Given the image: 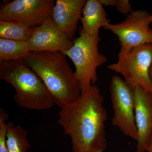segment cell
Instances as JSON below:
<instances>
[{
	"label": "cell",
	"instance_id": "20",
	"mask_svg": "<svg viewBox=\"0 0 152 152\" xmlns=\"http://www.w3.org/2000/svg\"></svg>",
	"mask_w": 152,
	"mask_h": 152
},
{
	"label": "cell",
	"instance_id": "13",
	"mask_svg": "<svg viewBox=\"0 0 152 152\" xmlns=\"http://www.w3.org/2000/svg\"><path fill=\"white\" fill-rule=\"evenodd\" d=\"M30 52L27 42L0 38V62L24 59Z\"/></svg>",
	"mask_w": 152,
	"mask_h": 152
},
{
	"label": "cell",
	"instance_id": "19",
	"mask_svg": "<svg viewBox=\"0 0 152 152\" xmlns=\"http://www.w3.org/2000/svg\"><path fill=\"white\" fill-rule=\"evenodd\" d=\"M150 76H151V79L152 81V65L151 67V70H150Z\"/></svg>",
	"mask_w": 152,
	"mask_h": 152
},
{
	"label": "cell",
	"instance_id": "2",
	"mask_svg": "<svg viewBox=\"0 0 152 152\" xmlns=\"http://www.w3.org/2000/svg\"><path fill=\"white\" fill-rule=\"evenodd\" d=\"M24 60L42 80L54 103L61 108L80 96V86L62 52L31 51Z\"/></svg>",
	"mask_w": 152,
	"mask_h": 152
},
{
	"label": "cell",
	"instance_id": "14",
	"mask_svg": "<svg viewBox=\"0 0 152 152\" xmlns=\"http://www.w3.org/2000/svg\"><path fill=\"white\" fill-rule=\"evenodd\" d=\"M34 30L18 22L0 20V38L28 42Z\"/></svg>",
	"mask_w": 152,
	"mask_h": 152
},
{
	"label": "cell",
	"instance_id": "8",
	"mask_svg": "<svg viewBox=\"0 0 152 152\" xmlns=\"http://www.w3.org/2000/svg\"><path fill=\"white\" fill-rule=\"evenodd\" d=\"M54 0H14L4 3L0 9V20L37 27L51 16Z\"/></svg>",
	"mask_w": 152,
	"mask_h": 152
},
{
	"label": "cell",
	"instance_id": "4",
	"mask_svg": "<svg viewBox=\"0 0 152 152\" xmlns=\"http://www.w3.org/2000/svg\"><path fill=\"white\" fill-rule=\"evenodd\" d=\"M101 41L99 33L93 36L85 34L81 26L79 29V37L73 40L74 45L70 48L62 51L75 64L74 74L78 81L82 94L97 81V69L107 61L99 52Z\"/></svg>",
	"mask_w": 152,
	"mask_h": 152
},
{
	"label": "cell",
	"instance_id": "17",
	"mask_svg": "<svg viewBox=\"0 0 152 152\" xmlns=\"http://www.w3.org/2000/svg\"><path fill=\"white\" fill-rule=\"evenodd\" d=\"M105 6H114L117 10L123 15H127L132 11V5L128 0H100Z\"/></svg>",
	"mask_w": 152,
	"mask_h": 152
},
{
	"label": "cell",
	"instance_id": "5",
	"mask_svg": "<svg viewBox=\"0 0 152 152\" xmlns=\"http://www.w3.org/2000/svg\"><path fill=\"white\" fill-rule=\"evenodd\" d=\"M152 65V44H149L135 47L129 51L121 49L117 62L107 68L121 74L133 89L140 87L152 94L150 76Z\"/></svg>",
	"mask_w": 152,
	"mask_h": 152
},
{
	"label": "cell",
	"instance_id": "10",
	"mask_svg": "<svg viewBox=\"0 0 152 152\" xmlns=\"http://www.w3.org/2000/svg\"><path fill=\"white\" fill-rule=\"evenodd\" d=\"M135 117L138 133L137 152H145L152 135V94L140 87L134 89Z\"/></svg>",
	"mask_w": 152,
	"mask_h": 152
},
{
	"label": "cell",
	"instance_id": "3",
	"mask_svg": "<svg viewBox=\"0 0 152 152\" xmlns=\"http://www.w3.org/2000/svg\"><path fill=\"white\" fill-rule=\"evenodd\" d=\"M0 79L15 88L14 100L20 107L44 110L54 104L43 82L24 59L0 62Z\"/></svg>",
	"mask_w": 152,
	"mask_h": 152
},
{
	"label": "cell",
	"instance_id": "11",
	"mask_svg": "<svg viewBox=\"0 0 152 152\" xmlns=\"http://www.w3.org/2000/svg\"><path fill=\"white\" fill-rule=\"evenodd\" d=\"M86 0H56L51 18L59 28L73 40Z\"/></svg>",
	"mask_w": 152,
	"mask_h": 152
},
{
	"label": "cell",
	"instance_id": "9",
	"mask_svg": "<svg viewBox=\"0 0 152 152\" xmlns=\"http://www.w3.org/2000/svg\"><path fill=\"white\" fill-rule=\"evenodd\" d=\"M31 51H62L70 48L73 41L61 31L51 17L35 28L32 36L27 42Z\"/></svg>",
	"mask_w": 152,
	"mask_h": 152
},
{
	"label": "cell",
	"instance_id": "7",
	"mask_svg": "<svg viewBox=\"0 0 152 152\" xmlns=\"http://www.w3.org/2000/svg\"><path fill=\"white\" fill-rule=\"evenodd\" d=\"M152 14L145 10L132 11L124 20L108 24L104 29L118 37L121 49L129 51L135 47L152 44Z\"/></svg>",
	"mask_w": 152,
	"mask_h": 152
},
{
	"label": "cell",
	"instance_id": "1",
	"mask_svg": "<svg viewBox=\"0 0 152 152\" xmlns=\"http://www.w3.org/2000/svg\"><path fill=\"white\" fill-rule=\"evenodd\" d=\"M104 97L92 85L77 100L62 108L57 123L71 137L74 152H104L107 113Z\"/></svg>",
	"mask_w": 152,
	"mask_h": 152
},
{
	"label": "cell",
	"instance_id": "18",
	"mask_svg": "<svg viewBox=\"0 0 152 152\" xmlns=\"http://www.w3.org/2000/svg\"><path fill=\"white\" fill-rule=\"evenodd\" d=\"M145 152H152V135L146 148Z\"/></svg>",
	"mask_w": 152,
	"mask_h": 152
},
{
	"label": "cell",
	"instance_id": "6",
	"mask_svg": "<svg viewBox=\"0 0 152 152\" xmlns=\"http://www.w3.org/2000/svg\"><path fill=\"white\" fill-rule=\"evenodd\" d=\"M110 92L114 112L112 124L125 136L137 142L138 133L135 117L134 89L121 77L115 75L111 81Z\"/></svg>",
	"mask_w": 152,
	"mask_h": 152
},
{
	"label": "cell",
	"instance_id": "16",
	"mask_svg": "<svg viewBox=\"0 0 152 152\" xmlns=\"http://www.w3.org/2000/svg\"><path fill=\"white\" fill-rule=\"evenodd\" d=\"M9 118V115L2 108L0 109V152H8L7 146V126L6 121Z\"/></svg>",
	"mask_w": 152,
	"mask_h": 152
},
{
	"label": "cell",
	"instance_id": "12",
	"mask_svg": "<svg viewBox=\"0 0 152 152\" xmlns=\"http://www.w3.org/2000/svg\"><path fill=\"white\" fill-rule=\"evenodd\" d=\"M82 13L80 20L82 30L90 36L95 35L99 33L101 28H104L110 23L100 0H87Z\"/></svg>",
	"mask_w": 152,
	"mask_h": 152
},
{
	"label": "cell",
	"instance_id": "15",
	"mask_svg": "<svg viewBox=\"0 0 152 152\" xmlns=\"http://www.w3.org/2000/svg\"><path fill=\"white\" fill-rule=\"evenodd\" d=\"M7 144L8 152H27L30 144L27 136V131L20 126H15L10 121L7 123Z\"/></svg>",
	"mask_w": 152,
	"mask_h": 152
}]
</instances>
